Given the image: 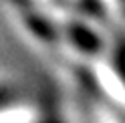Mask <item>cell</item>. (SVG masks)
<instances>
[{
    "label": "cell",
    "instance_id": "1",
    "mask_svg": "<svg viewBox=\"0 0 125 123\" xmlns=\"http://www.w3.org/2000/svg\"><path fill=\"white\" fill-rule=\"evenodd\" d=\"M67 34H69V41H71L79 51H83V52L93 55V52H97V51L101 49L99 36L93 32V30H89L85 24H81V22L69 24V26H67Z\"/></svg>",
    "mask_w": 125,
    "mask_h": 123
},
{
    "label": "cell",
    "instance_id": "2",
    "mask_svg": "<svg viewBox=\"0 0 125 123\" xmlns=\"http://www.w3.org/2000/svg\"><path fill=\"white\" fill-rule=\"evenodd\" d=\"M111 67H113V73L117 75L119 83L125 89V36H121L117 44L113 47V55H111Z\"/></svg>",
    "mask_w": 125,
    "mask_h": 123
},
{
    "label": "cell",
    "instance_id": "3",
    "mask_svg": "<svg viewBox=\"0 0 125 123\" xmlns=\"http://www.w3.org/2000/svg\"><path fill=\"white\" fill-rule=\"evenodd\" d=\"M42 123H61V121H54V119H44Z\"/></svg>",
    "mask_w": 125,
    "mask_h": 123
}]
</instances>
